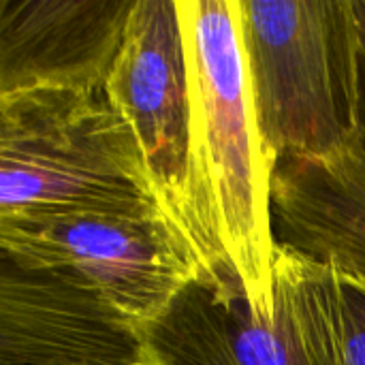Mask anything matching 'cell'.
<instances>
[{"instance_id":"5","label":"cell","mask_w":365,"mask_h":365,"mask_svg":"<svg viewBox=\"0 0 365 365\" xmlns=\"http://www.w3.org/2000/svg\"><path fill=\"white\" fill-rule=\"evenodd\" d=\"M0 257L19 267L77 276L137 327L199 276L158 214L0 218Z\"/></svg>"},{"instance_id":"3","label":"cell","mask_w":365,"mask_h":365,"mask_svg":"<svg viewBox=\"0 0 365 365\" xmlns=\"http://www.w3.org/2000/svg\"><path fill=\"white\" fill-rule=\"evenodd\" d=\"M248 88L274 167L325 163L353 130L351 0H240Z\"/></svg>"},{"instance_id":"8","label":"cell","mask_w":365,"mask_h":365,"mask_svg":"<svg viewBox=\"0 0 365 365\" xmlns=\"http://www.w3.org/2000/svg\"><path fill=\"white\" fill-rule=\"evenodd\" d=\"M135 0H0V96L103 92Z\"/></svg>"},{"instance_id":"2","label":"cell","mask_w":365,"mask_h":365,"mask_svg":"<svg viewBox=\"0 0 365 365\" xmlns=\"http://www.w3.org/2000/svg\"><path fill=\"white\" fill-rule=\"evenodd\" d=\"M62 214L160 216L133 128L105 90L0 96V218Z\"/></svg>"},{"instance_id":"9","label":"cell","mask_w":365,"mask_h":365,"mask_svg":"<svg viewBox=\"0 0 365 365\" xmlns=\"http://www.w3.org/2000/svg\"><path fill=\"white\" fill-rule=\"evenodd\" d=\"M137 336L143 365H306L280 308L265 319L235 272L197 276Z\"/></svg>"},{"instance_id":"7","label":"cell","mask_w":365,"mask_h":365,"mask_svg":"<svg viewBox=\"0 0 365 365\" xmlns=\"http://www.w3.org/2000/svg\"><path fill=\"white\" fill-rule=\"evenodd\" d=\"M355 38L353 130L325 163H282L274 173V229L287 244L365 289V0H351Z\"/></svg>"},{"instance_id":"6","label":"cell","mask_w":365,"mask_h":365,"mask_svg":"<svg viewBox=\"0 0 365 365\" xmlns=\"http://www.w3.org/2000/svg\"><path fill=\"white\" fill-rule=\"evenodd\" d=\"M0 365H143L137 325L92 284L0 257Z\"/></svg>"},{"instance_id":"4","label":"cell","mask_w":365,"mask_h":365,"mask_svg":"<svg viewBox=\"0 0 365 365\" xmlns=\"http://www.w3.org/2000/svg\"><path fill=\"white\" fill-rule=\"evenodd\" d=\"M105 94L133 128L156 207L199 276L233 272L197 197L178 0H135Z\"/></svg>"},{"instance_id":"1","label":"cell","mask_w":365,"mask_h":365,"mask_svg":"<svg viewBox=\"0 0 365 365\" xmlns=\"http://www.w3.org/2000/svg\"><path fill=\"white\" fill-rule=\"evenodd\" d=\"M178 15L199 205L250 304L265 319H276V167L248 88L242 6L240 0H178Z\"/></svg>"},{"instance_id":"10","label":"cell","mask_w":365,"mask_h":365,"mask_svg":"<svg viewBox=\"0 0 365 365\" xmlns=\"http://www.w3.org/2000/svg\"><path fill=\"white\" fill-rule=\"evenodd\" d=\"M276 302L306 365H365V289L287 244L276 252Z\"/></svg>"}]
</instances>
